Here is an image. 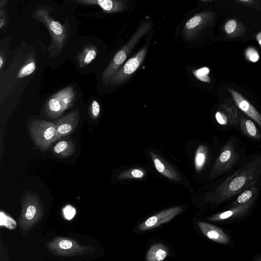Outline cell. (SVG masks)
Instances as JSON below:
<instances>
[{
  "label": "cell",
  "instance_id": "1",
  "mask_svg": "<svg viewBox=\"0 0 261 261\" xmlns=\"http://www.w3.org/2000/svg\"><path fill=\"white\" fill-rule=\"evenodd\" d=\"M256 185H261V152L243 160L225 178L205 183L192 196L194 200L217 207Z\"/></svg>",
  "mask_w": 261,
  "mask_h": 261
},
{
  "label": "cell",
  "instance_id": "2",
  "mask_svg": "<svg viewBox=\"0 0 261 261\" xmlns=\"http://www.w3.org/2000/svg\"><path fill=\"white\" fill-rule=\"evenodd\" d=\"M245 148L234 136L229 138L219 150L203 183L214 181L226 175L243 161Z\"/></svg>",
  "mask_w": 261,
  "mask_h": 261
},
{
  "label": "cell",
  "instance_id": "3",
  "mask_svg": "<svg viewBox=\"0 0 261 261\" xmlns=\"http://www.w3.org/2000/svg\"><path fill=\"white\" fill-rule=\"evenodd\" d=\"M187 146L185 153L191 174L195 180L203 183L216 158L214 149L210 144L198 141Z\"/></svg>",
  "mask_w": 261,
  "mask_h": 261
},
{
  "label": "cell",
  "instance_id": "4",
  "mask_svg": "<svg viewBox=\"0 0 261 261\" xmlns=\"http://www.w3.org/2000/svg\"><path fill=\"white\" fill-rule=\"evenodd\" d=\"M145 152L149 164L154 172L172 184L186 187L192 194L194 193L189 178L162 152L150 147L146 148Z\"/></svg>",
  "mask_w": 261,
  "mask_h": 261
},
{
  "label": "cell",
  "instance_id": "5",
  "mask_svg": "<svg viewBox=\"0 0 261 261\" xmlns=\"http://www.w3.org/2000/svg\"><path fill=\"white\" fill-rule=\"evenodd\" d=\"M51 7L40 6L33 12L32 16L43 23L51 36V42L48 48L50 56H57L62 51L67 39V31L65 27L54 20L49 15Z\"/></svg>",
  "mask_w": 261,
  "mask_h": 261
},
{
  "label": "cell",
  "instance_id": "6",
  "mask_svg": "<svg viewBox=\"0 0 261 261\" xmlns=\"http://www.w3.org/2000/svg\"><path fill=\"white\" fill-rule=\"evenodd\" d=\"M21 205V211L18 218V225L21 232L25 236L41 219L43 207L38 196L29 191L23 194Z\"/></svg>",
  "mask_w": 261,
  "mask_h": 261
},
{
  "label": "cell",
  "instance_id": "7",
  "mask_svg": "<svg viewBox=\"0 0 261 261\" xmlns=\"http://www.w3.org/2000/svg\"><path fill=\"white\" fill-rule=\"evenodd\" d=\"M151 27V24L148 22L142 24L128 41L116 53L102 73L101 80L105 85L109 84L113 76L122 66L132 49L141 38L149 32Z\"/></svg>",
  "mask_w": 261,
  "mask_h": 261
},
{
  "label": "cell",
  "instance_id": "8",
  "mask_svg": "<svg viewBox=\"0 0 261 261\" xmlns=\"http://www.w3.org/2000/svg\"><path fill=\"white\" fill-rule=\"evenodd\" d=\"M47 250L57 256H74L92 253L95 248L80 244L69 238L56 237L48 241L46 244Z\"/></svg>",
  "mask_w": 261,
  "mask_h": 261
},
{
  "label": "cell",
  "instance_id": "9",
  "mask_svg": "<svg viewBox=\"0 0 261 261\" xmlns=\"http://www.w3.org/2000/svg\"><path fill=\"white\" fill-rule=\"evenodd\" d=\"M76 92L72 86H67L53 95L47 101L45 112L47 117L56 118L73 105Z\"/></svg>",
  "mask_w": 261,
  "mask_h": 261
},
{
  "label": "cell",
  "instance_id": "10",
  "mask_svg": "<svg viewBox=\"0 0 261 261\" xmlns=\"http://www.w3.org/2000/svg\"><path fill=\"white\" fill-rule=\"evenodd\" d=\"M29 132L35 145L43 151L56 141V127L53 122L34 119L30 123Z\"/></svg>",
  "mask_w": 261,
  "mask_h": 261
},
{
  "label": "cell",
  "instance_id": "11",
  "mask_svg": "<svg viewBox=\"0 0 261 261\" xmlns=\"http://www.w3.org/2000/svg\"><path fill=\"white\" fill-rule=\"evenodd\" d=\"M147 50L146 46H144L126 61L113 76L109 84L116 86L123 84L128 80L142 64L145 57Z\"/></svg>",
  "mask_w": 261,
  "mask_h": 261
},
{
  "label": "cell",
  "instance_id": "12",
  "mask_svg": "<svg viewBox=\"0 0 261 261\" xmlns=\"http://www.w3.org/2000/svg\"><path fill=\"white\" fill-rule=\"evenodd\" d=\"M240 113L234 101H224L215 114L219 128L223 130L234 128L238 125Z\"/></svg>",
  "mask_w": 261,
  "mask_h": 261
},
{
  "label": "cell",
  "instance_id": "13",
  "mask_svg": "<svg viewBox=\"0 0 261 261\" xmlns=\"http://www.w3.org/2000/svg\"><path fill=\"white\" fill-rule=\"evenodd\" d=\"M215 13L212 11L195 15L185 23L182 30L184 37L187 39L195 37L212 22Z\"/></svg>",
  "mask_w": 261,
  "mask_h": 261
},
{
  "label": "cell",
  "instance_id": "14",
  "mask_svg": "<svg viewBox=\"0 0 261 261\" xmlns=\"http://www.w3.org/2000/svg\"><path fill=\"white\" fill-rule=\"evenodd\" d=\"M182 211L181 206H175L161 211L141 223L138 226V229L145 231L153 229L170 221Z\"/></svg>",
  "mask_w": 261,
  "mask_h": 261
},
{
  "label": "cell",
  "instance_id": "15",
  "mask_svg": "<svg viewBox=\"0 0 261 261\" xmlns=\"http://www.w3.org/2000/svg\"><path fill=\"white\" fill-rule=\"evenodd\" d=\"M80 117L79 110L74 109L54 123L56 127V141L72 133L77 126Z\"/></svg>",
  "mask_w": 261,
  "mask_h": 261
},
{
  "label": "cell",
  "instance_id": "16",
  "mask_svg": "<svg viewBox=\"0 0 261 261\" xmlns=\"http://www.w3.org/2000/svg\"><path fill=\"white\" fill-rule=\"evenodd\" d=\"M257 198H255L248 202L229 207L228 210L210 216L208 220L213 222L222 221L241 217L247 214L254 205Z\"/></svg>",
  "mask_w": 261,
  "mask_h": 261
},
{
  "label": "cell",
  "instance_id": "17",
  "mask_svg": "<svg viewBox=\"0 0 261 261\" xmlns=\"http://www.w3.org/2000/svg\"><path fill=\"white\" fill-rule=\"evenodd\" d=\"M238 108L246 116L254 120L261 127V114L242 94L235 90L228 89Z\"/></svg>",
  "mask_w": 261,
  "mask_h": 261
},
{
  "label": "cell",
  "instance_id": "18",
  "mask_svg": "<svg viewBox=\"0 0 261 261\" xmlns=\"http://www.w3.org/2000/svg\"><path fill=\"white\" fill-rule=\"evenodd\" d=\"M197 225L202 233L213 241L222 244L229 243L228 236L220 228L203 221L198 222Z\"/></svg>",
  "mask_w": 261,
  "mask_h": 261
},
{
  "label": "cell",
  "instance_id": "19",
  "mask_svg": "<svg viewBox=\"0 0 261 261\" xmlns=\"http://www.w3.org/2000/svg\"><path fill=\"white\" fill-rule=\"evenodd\" d=\"M148 171L144 167L139 165L128 166L118 174L116 179L120 181H142L148 177Z\"/></svg>",
  "mask_w": 261,
  "mask_h": 261
},
{
  "label": "cell",
  "instance_id": "20",
  "mask_svg": "<svg viewBox=\"0 0 261 261\" xmlns=\"http://www.w3.org/2000/svg\"><path fill=\"white\" fill-rule=\"evenodd\" d=\"M76 2L85 5H96L105 12L112 13L121 12L126 9L124 2L119 0H77Z\"/></svg>",
  "mask_w": 261,
  "mask_h": 261
},
{
  "label": "cell",
  "instance_id": "21",
  "mask_svg": "<svg viewBox=\"0 0 261 261\" xmlns=\"http://www.w3.org/2000/svg\"><path fill=\"white\" fill-rule=\"evenodd\" d=\"M238 125L246 137L254 140L260 139V132L254 123L247 116L240 113Z\"/></svg>",
  "mask_w": 261,
  "mask_h": 261
},
{
  "label": "cell",
  "instance_id": "22",
  "mask_svg": "<svg viewBox=\"0 0 261 261\" xmlns=\"http://www.w3.org/2000/svg\"><path fill=\"white\" fill-rule=\"evenodd\" d=\"M75 150V143L69 139L59 141L52 148L54 154L60 158H67L70 156L74 153Z\"/></svg>",
  "mask_w": 261,
  "mask_h": 261
},
{
  "label": "cell",
  "instance_id": "23",
  "mask_svg": "<svg viewBox=\"0 0 261 261\" xmlns=\"http://www.w3.org/2000/svg\"><path fill=\"white\" fill-rule=\"evenodd\" d=\"M260 186L256 185L251 187L241 192L231 203L229 207L246 203L253 199L257 197Z\"/></svg>",
  "mask_w": 261,
  "mask_h": 261
},
{
  "label": "cell",
  "instance_id": "24",
  "mask_svg": "<svg viewBox=\"0 0 261 261\" xmlns=\"http://www.w3.org/2000/svg\"><path fill=\"white\" fill-rule=\"evenodd\" d=\"M224 31L228 38H234L240 37L244 34L246 31L245 26L239 19H230L224 25Z\"/></svg>",
  "mask_w": 261,
  "mask_h": 261
},
{
  "label": "cell",
  "instance_id": "25",
  "mask_svg": "<svg viewBox=\"0 0 261 261\" xmlns=\"http://www.w3.org/2000/svg\"><path fill=\"white\" fill-rule=\"evenodd\" d=\"M167 247L161 243L153 244L149 248L145 261H163L168 255Z\"/></svg>",
  "mask_w": 261,
  "mask_h": 261
},
{
  "label": "cell",
  "instance_id": "26",
  "mask_svg": "<svg viewBox=\"0 0 261 261\" xmlns=\"http://www.w3.org/2000/svg\"><path fill=\"white\" fill-rule=\"evenodd\" d=\"M97 51L96 47L92 44L84 47L77 56L79 66L84 67L90 64L96 58Z\"/></svg>",
  "mask_w": 261,
  "mask_h": 261
},
{
  "label": "cell",
  "instance_id": "27",
  "mask_svg": "<svg viewBox=\"0 0 261 261\" xmlns=\"http://www.w3.org/2000/svg\"><path fill=\"white\" fill-rule=\"evenodd\" d=\"M36 69V62L31 60L24 65L19 70L17 78L20 79L27 76L33 73Z\"/></svg>",
  "mask_w": 261,
  "mask_h": 261
},
{
  "label": "cell",
  "instance_id": "28",
  "mask_svg": "<svg viewBox=\"0 0 261 261\" xmlns=\"http://www.w3.org/2000/svg\"><path fill=\"white\" fill-rule=\"evenodd\" d=\"M100 108L97 101L94 100L92 101L89 107V114L93 119H97L99 115Z\"/></svg>",
  "mask_w": 261,
  "mask_h": 261
},
{
  "label": "cell",
  "instance_id": "29",
  "mask_svg": "<svg viewBox=\"0 0 261 261\" xmlns=\"http://www.w3.org/2000/svg\"><path fill=\"white\" fill-rule=\"evenodd\" d=\"M245 55L247 60L252 62H257L259 58L258 52L253 47H248L246 50Z\"/></svg>",
  "mask_w": 261,
  "mask_h": 261
},
{
  "label": "cell",
  "instance_id": "30",
  "mask_svg": "<svg viewBox=\"0 0 261 261\" xmlns=\"http://www.w3.org/2000/svg\"><path fill=\"white\" fill-rule=\"evenodd\" d=\"M209 72L210 70L208 68L203 67L196 70L194 74L197 78L201 81L209 82L210 81V79L208 76Z\"/></svg>",
  "mask_w": 261,
  "mask_h": 261
},
{
  "label": "cell",
  "instance_id": "31",
  "mask_svg": "<svg viewBox=\"0 0 261 261\" xmlns=\"http://www.w3.org/2000/svg\"><path fill=\"white\" fill-rule=\"evenodd\" d=\"M63 213L65 218L68 220H70L74 217L76 210L72 206L67 205L63 208Z\"/></svg>",
  "mask_w": 261,
  "mask_h": 261
},
{
  "label": "cell",
  "instance_id": "32",
  "mask_svg": "<svg viewBox=\"0 0 261 261\" xmlns=\"http://www.w3.org/2000/svg\"><path fill=\"white\" fill-rule=\"evenodd\" d=\"M4 220H1V222H4L2 223H1V225L5 226L9 229H14L16 226V223L15 221L12 219V218L8 217L4 215Z\"/></svg>",
  "mask_w": 261,
  "mask_h": 261
},
{
  "label": "cell",
  "instance_id": "33",
  "mask_svg": "<svg viewBox=\"0 0 261 261\" xmlns=\"http://www.w3.org/2000/svg\"><path fill=\"white\" fill-rule=\"evenodd\" d=\"M1 19H0V28L3 29V27L6 24V19L5 18V12L1 9Z\"/></svg>",
  "mask_w": 261,
  "mask_h": 261
},
{
  "label": "cell",
  "instance_id": "34",
  "mask_svg": "<svg viewBox=\"0 0 261 261\" xmlns=\"http://www.w3.org/2000/svg\"><path fill=\"white\" fill-rule=\"evenodd\" d=\"M238 2L242 4H251L252 3H254V1H251V0H248V1L240 0V1H238Z\"/></svg>",
  "mask_w": 261,
  "mask_h": 261
},
{
  "label": "cell",
  "instance_id": "35",
  "mask_svg": "<svg viewBox=\"0 0 261 261\" xmlns=\"http://www.w3.org/2000/svg\"><path fill=\"white\" fill-rule=\"evenodd\" d=\"M4 64V58H3L2 54L0 56V69H2Z\"/></svg>",
  "mask_w": 261,
  "mask_h": 261
},
{
  "label": "cell",
  "instance_id": "36",
  "mask_svg": "<svg viewBox=\"0 0 261 261\" xmlns=\"http://www.w3.org/2000/svg\"><path fill=\"white\" fill-rule=\"evenodd\" d=\"M256 39L261 46V32L256 36Z\"/></svg>",
  "mask_w": 261,
  "mask_h": 261
},
{
  "label": "cell",
  "instance_id": "37",
  "mask_svg": "<svg viewBox=\"0 0 261 261\" xmlns=\"http://www.w3.org/2000/svg\"><path fill=\"white\" fill-rule=\"evenodd\" d=\"M255 261H261V257H259L257 258Z\"/></svg>",
  "mask_w": 261,
  "mask_h": 261
}]
</instances>
